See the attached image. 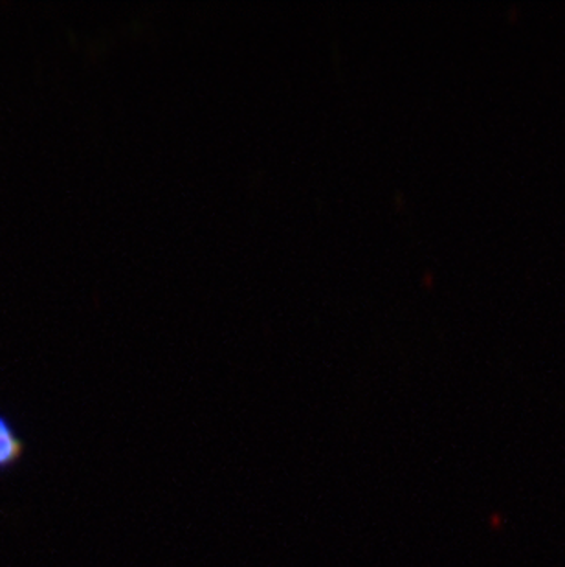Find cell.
<instances>
[{
  "label": "cell",
  "instance_id": "6da1fadb",
  "mask_svg": "<svg viewBox=\"0 0 565 567\" xmlns=\"http://www.w3.org/2000/svg\"><path fill=\"white\" fill-rule=\"evenodd\" d=\"M24 454V444L8 419L0 415V472L16 466Z\"/></svg>",
  "mask_w": 565,
  "mask_h": 567
}]
</instances>
